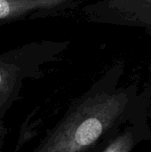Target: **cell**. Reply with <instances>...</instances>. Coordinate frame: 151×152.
<instances>
[{"mask_svg":"<svg viewBox=\"0 0 151 152\" xmlns=\"http://www.w3.org/2000/svg\"><path fill=\"white\" fill-rule=\"evenodd\" d=\"M110 70L74 101L63 118L33 152H100L119 131L130 105V94L116 88Z\"/></svg>","mask_w":151,"mask_h":152,"instance_id":"6da1fadb","label":"cell"},{"mask_svg":"<svg viewBox=\"0 0 151 152\" xmlns=\"http://www.w3.org/2000/svg\"><path fill=\"white\" fill-rule=\"evenodd\" d=\"M64 49L65 43L36 42L0 53V138L7 133L4 118L19 97L24 81L37 78L41 67Z\"/></svg>","mask_w":151,"mask_h":152,"instance_id":"7a4b0ae2","label":"cell"},{"mask_svg":"<svg viewBox=\"0 0 151 152\" xmlns=\"http://www.w3.org/2000/svg\"><path fill=\"white\" fill-rule=\"evenodd\" d=\"M85 12L94 21L151 28V0H103Z\"/></svg>","mask_w":151,"mask_h":152,"instance_id":"3957f363","label":"cell"},{"mask_svg":"<svg viewBox=\"0 0 151 152\" xmlns=\"http://www.w3.org/2000/svg\"><path fill=\"white\" fill-rule=\"evenodd\" d=\"M81 0H0V22L26 16L44 17L73 6Z\"/></svg>","mask_w":151,"mask_h":152,"instance_id":"277c9868","label":"cell"},{"mask_svg":"<svg viewBox=\"0 0 151 152\" xmlns=\"http://www.w3.org/2000/svg\"><path fill=\"white\" fill-rule=\"evenodd\" d=\"M136 143V134L133 128L128 127L117 132L100 152H131Z\"/></svg>","mask_w":151,"mask_h":152,"instance_id":"5b68a950","label":"cell"},{"mask_svg":"<svg viewBox=\"0 0 151 152\" xmlns=\"http://www.w3.org/2000/svg\"><path fill=\"white\" fill-rule=\"evenodd\" d=\"M3 146H4V141L3 138H0V152H3Z\"/></svg>","mask_w":151,"mask_h":152,"instance_id":"8992f818","label":"cell"}]
</instances>
